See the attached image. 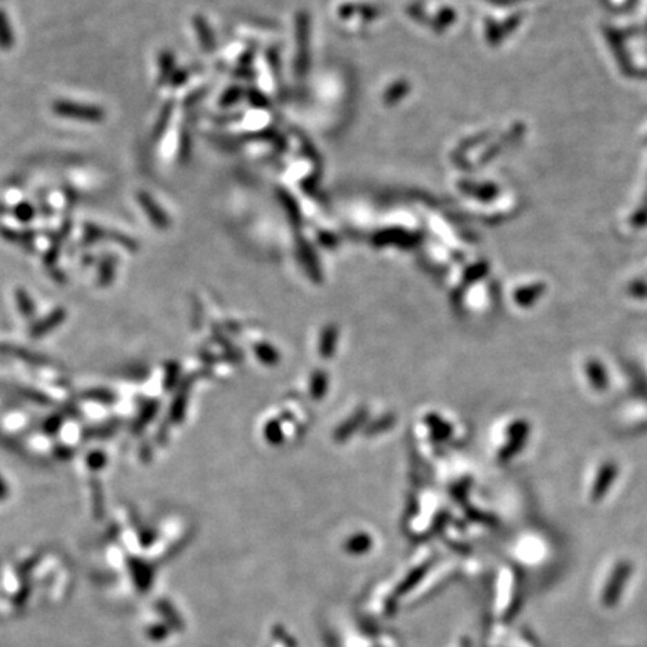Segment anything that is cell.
<instances>
[{
	"mask_svg": "<svg viewBox=\"0 0 647 647\" xmlns=\"http://www.w3.org/2000/svg\"><path fill=\"white\" fill-rule=\"evenodd\" d=\"M15 33L6 12L0 8V50L8 51L14 47Z\"/></svg>",
	"mask_w": 647,
	"mask_h": 647,
	"instance_id": "obj_2",
	"label": "cell"
},
{
	"mask_svg": "<svg viewBox=\"0 0 647 647\" xmlns=\"http://www.w3.org/2000/svg\"><path fill=\"white\" fill-rule=\"evenodd\" d=\"M138 201L141 204V207L144 209V211L148 215V218L153 220L155 224H162L164 222V215L161 209L156 206V202L152 200L148 193L146 192H139L138 193Z\"/></svg>",
	"mask_w": 647,
	"mask_h": 647,
	"instance_id": "obj_3",
	"label": "cell"
},
{
	"mask_svg": "<svg viewBox=\"0 0 647 647\" xmlns=\"http://www.w3.org/2000/svg\"><path fill=\"white\" fill-rule=\"evenodd\" d=\"M52 111H55V114L59 117L84 123H99L105 119V111L102 106L77 101H56L52 104Z\"/></svg>",
	"mask_w": 647,
	"mask_h": 647,
	"instance_id": "obj_1",
	"label": "cell"
},
{
	"mask_svg": "<svg viewBox=\"0 0 647 647\" xmlns=\"http://www.w3.org/2000/svg\"><path fill=\"white\" fill-rule=\"evenodd\" d=\"M14 215H15L17 219L23 220V222H29L30 219H33L35 210H33V207L30 206L29 202H20L19 206L14 209Z\"/></svg>",
	"mask_w": 647,
	"mask_h": 647,
	"instance_id": "obj_4",
	"label": "cell"
}]
</instances>
